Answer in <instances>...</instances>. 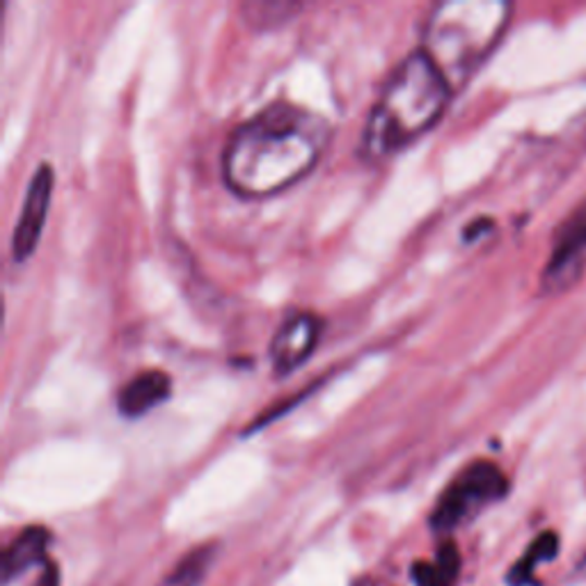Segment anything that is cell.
Here are the masks:
<instances>
[{"label":"cell","instance_id":"1","mask_svg":"<svg viewBox=\"0 0 586 586\" xmlns=\"http://www.w3.org/2000/svg\"><path fill=\"white\" fill-rule=\"evenodd\" d=\"M328 120L275 101L234 128L223 154L225 184L241 198H269L306 179L328 149Z\"/></svg>","mask_w":586,"mask_h":586},{"label":"cell","instance_id":"2","mask_svg":"<svg viewBox=\"0 0 586 586\" xmlns=\"http://www.w3.org/2000/svg\"><path fill=\"white\" fill-rule=\"evenodd\" d=\"M451 85L422 51H412L387 78L369 115L360 151L366 161H385L415 142L445 115Z\"/></svg>","mask_w":586,"mask_h":586},{"label":"cell","instance_id":"3","mask_svg":"<svg viewBox=\"0 0 586 586\" xmlns=\"http://www.w3.org/2000/svg\"><path fill=\"white\" fill-rule=\"evenodd\" d=\"M509 5L486 0H447L431 12L422 51L456 92L479 67L507 24Z\"/></svg>","mask_w":586,"mask_h":586},{"label":"cell","instance_id":"4","mask_svg":"<svg viewBox=\"0 0 586 586\" xmlns=\"http://www.w3.org/2000/svg\"><path fill=\"white\" fill-rule=\"evenodd\" d=\"M509 493L507 474L490 461L467 465L440 495L436 509L431 511V529L436 534H451L467 525L486 507L504 499Z\"/></svg>","mask_w":586,"mask_h":586},{"label":"cell","instance_id":"5","mask_svg":"<svg viewBox=\"0 0 586 586\" xmlns=\"http://www.w3.org/2000/svg\"><path fill=\"white\" fill-rule=\"evenodd\" d=\"M586 269V211L575 213L557 232L554 248L540 275L546 296H561L573 289Z\"/></svg>","mask_w":586,"mask_h":586},{"label":"cell","instance_id":"6","mask_svg":"<svg viewBox=\"0 0 586 586\" xmlns=\"http://www.w3.org/2000/svg\"><path fill=\"white\" fill-rule=\"evenodd\" d=\"M53 170L49 163H41L28 184L24 207H21L18 221L12 234V257L14 262H28L39 246L41 232L47 225V215L53 198Z\"/></svg>","mask_w":586,"mask_h":586},{"label":"cell","instance_id":"7","mask_svg":"<svg viewBox=\"0 0 586 586\" xmlns=\"http://www.w3.org/2000/svg\"><path fill=\"white\" fill-rule=\"evenodd\" d=\"M323 321L312 312H296L279 325L271 341V362L275 376H289L316 351Z\"/></svg>","mask_w":586,"mask_h":586},{"label":"cell","instance_id":"8","mask_svg":"<svg viewBox=\"0 0 586 586\" xmlns=\"http://www.w3.org/2000/svg\"><path fill=\"white\" fill-rule=\"evenodd\" d=\"M172 395V378L165 372H142L128 381L117 395V408L124 417L138 420L165 403Z\"/></svg>","mask_w":586,"mask_h":586},{"label":"cell","instance_id":"9","mask_svg":"<svg viewBox=\"0 0 586 586\" xmlns=\"http://www.w3.org/2000/svg\"><path fill=\"white\" fill-rule=\"evenodd\" d=\"M49 543L51 534L45 527H26L21 532L12 540V546L3 552V561H0V577H3V584H10L30 569H45L49 561Z\"/></svg>","mask_w":586,"mask_h":586},{"label":"cell","instance_id":"10","mask_svg":"<svg viewBox=\"0 0 586 586\" xmlns=\"http://www.w3.org/2000/svg\"><path fill=\"white\" fill-rule=\"evenodd\" d=\"M461 552L456 543L442 540L431 561H417L410 575L415 586H456L461 577Z\"/></svg>","mask_w":586,"mask_h":586},{"label":"cell","instance_id":"11","mask_svg":"<svg viewBox=\"0 0 586 586\" xmlns=\"http://www.w3.org/2000/svg\"><path fill=\"white\" fill-rule=\"evenodd\" d=\"M559 554V536L554 532H543L538 534L529 548L525 550V554L520 557L509 575H507V584L509 586H532L536 584V569L540 563H548Z\"/></svg>","mask_w":586,"mask_h":586},{"label":"cell","instance_id":"12","mask_svg":"<svg viewBox=\"0 0 586 586\" xmlns=\"http://www.w3.org/2000/svg\"><path fill=\"white\" fill-rule=\"evenodd\" d=\"M300 10L302 5L285 3V0H277V3H264V0H259V3H246L241 8L246 24H250L254 30H273L291 21Z\"/></svg>","mask_w":586,"mask_h":586},{"label":"cell","instance_id":"13","mask_svg":"<svg viewBox=\"0 0 586 586\" xmlns=\"http://www.w3.org/2000/svg\"><path fill=\"white\" fill-rule=\"evenodd\" d=\"M213 557H215V546H202L198 550H192L188 557H184L177 563V569L165 577L163 586H198L204 573L209 571Z\"/></svg>","mask_w":586,"mask_h":586},{"label":"cell","instance_id":"14","mask_svg":"<svg viewBox=\"0 0 586 586\" xmlns=\"http://www.w3.org/2000/svg\"><path fill=\"white\" fill-rule=\"evenodd\" d=\"M37 586H60V575H58V566L51 561H47V566L41 569V577Z\"/></svg>","mask_w":586,"mask_h":586},{"label":"cell","instance_id":"15","mask_svg":"<svg viewBox=\"0 0 586 586\" xmlns=\"http://www.w3.org/2000/svg\"><path fill=\"white\" fill-rule=\"evenodd\" d=\"M577 573L586 577V557H584V561H582V563H579V566H577Z\"/></svg>","mask_w":586,"mask_h":586}]
</instances>
